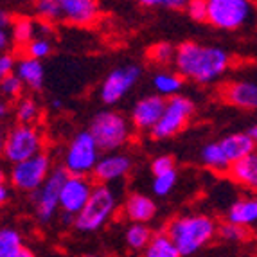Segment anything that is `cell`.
Segmentation results:
<instances>
[{"instance_id":"cell-13","label":"cell","mask_w":257,"mask_h":257,"mask_svg":"<svg viewBox=\"0 0 257 257\" xmlns=\"http://www.w3.org/2000/svg\"><path fill=\"white\" fill-rule=\"evenodd\" d=\"M132 169V160L126 155L110 153L106 157H99L90 175L97 184H113V182L124 178Z\"/></svg>"},{"instance_id":"cell-38","label":"cell","mask_w":257,"mask_h":257,"mask_svg":"<svg viewBox=\"0 0 257 257\" xmlns=\"http://www.w3.org/2000/svg\"><path fill=\"white\" fill-rule=\"evenodd\" d=\"M15 65H17V60L15 56L6 54V52H0V79L9 74L15 72Z\"/></svg>"},{"instance_id":"cell-24","label":"cell","mask_w":257,"mask_h":257,"mask_svg":"<svg viewBox=\"0 0 257 257\" xmlns=\"http://www.w3.org/2000/svg\"><path fill=\"white\" fill-rule=\"evenodd\" d=\"M146 255L148 257H178V250H176L175 243L167 232H160L157 236H151L150 243L146 244Z\"/></svg>"},{"instance_id":"cell-44","label":"cell","mask_w":257,"mask_h":257,"mask_svg":"<svg viewBox=\"0 0 257 257\" xmlns=\"http://www.w3.org/2000/svg\"><path fill=\"white\" fill-rule=\"evenodd\" d=\"M52 106H54V108H61V101H60V99H54V101H52Z\"/></svg>"},{"instance_id":"cell-30","label":"cell","mask_w":257,"mask_h":257,"mask_svg":"<svg viewBox=\"0 0 257 257\" xmlns=\"http://www.w3.org/2000/svg\"><path fill=\"white\" fill-rule=\"evenodd\" d=\"M176 169H169L166 173H160V175H155L153 178V193L157 196H167V194L171 193L173 187L176 184Z\"/></svg>"},{"instance_id":"cell-12","label":"cell","mask_w":257,"mask_h":257,"mask_svg":"<svg viewBox=\"0 0 257 257\" xmlns=\"http://www.w3.org/2000/svg\"><path fill=\"white\" fill-rule=\"evenodd\" d=\"M94 184L86 178V175H69L65 176L60 189V209L65 216H76L90 196Z\"/></svg>"},{"instance_id":"cell-43","label":"cell","mask_w":257,"mask_h":257,"mask_svg":"<svg viewBox=\"0 0 257 257\" xmlns=\"http://www.w3.org/2000/svg\"><path fill=\"white\" fill-rule=\"evenodd\" d=\"M246 135H248V137H252L253 141H255V139H257V126L255 124L250 126V130L246 132Z\"/></svg>"},{"instance_id":"cell-34","label":"cell","mask_w":257,"mask_h":257,"mask_svg":"<svg viewBox=\"0 0 257 257\" xmlns=\"http://www.w3.org/2000/svg\"><path fill=\"white\" fill-rule=\"evenodd\" d=\"M150 58L155 63H169L175 58V47L171 43H157L150 51Z\"/></svg>"},{"instance_id":"cell-25","label":"cell","mask_w":257,"mask_h":257,"mask_svg":"<svg viewBox=\"0 0 257 257\" xmlns=\"http://www.w3.org/2000/svg\"><path fill=\"white\" fill-rule=\"evenodd\" d=\"M202 162L205 164L209 169L216 173H225L230 166V162L227 160L225 153H223L219 142H209L205 148L202 150Z\"/></svg>"},{"instance_id":"cell-36","label":"cell","mask_w":257,"mask_h":257,"mask_svg":"<svg viewBox=\"0 0 257 257\" xmlns=\"http://www.w3.org/2000/svg\"><path fill=\"white\" fill-rule=\"evenodd\" d=\"M144 8H164V9H182L187 0H137Z\"/></svg>"},{"instance_id":"cell-19","label":"cell","mask_w":257,"mask_h":257,"mask_svg":"<svg viewBox=\"0 0 257 257\" xmlns=\"http://www.w3.org/2000/svg\"><path fill=\"white\" fill-rule=\"evenodd\" d=\"M157 214V205L150 196L144 194H132L124 202V216L130 221L148 223Z\"/></svg>"},{"instance_id":"cell-40","label":"cell","mask_w":257,"mask_h":257,"mask_svg":"<svg viewBox=\"0 0 257 257\" xmlns=\"http://www.w3.org/2000/svg\"><path fill=\"white\" fill-rule=\"evenodd\" d=\"M9 43V36H8V31L6 27H0V52H4L6 47H8Z\"/></svg>"},{"instance_id":"cell-32","label":"cell","mask_w":257,"mask_h":257,"mask_svg":"<svg viewBox=\"0 0 257 257\" xmlns=\"http://www.w3.org/2000/svg\"><path fill=\"white\" fill-rule=\"evenodd\" d=\"M22 90H24V83L20 81V77L15 72L0 79V92H2L6 97H9V99L20 97Z\"/></svg>"},{"instance_id":"cell-22","label":"cell","mask_w":257,"mask_h":257,"mask_svg":"<svg viewBox=\"0 0 257 257\" xmlns=\"http://www.w3.org/2000/svg\"><path fill=\"white\" fill-rule=\"evenodd\" d=\"M227 221L236 223L241 227H252L257 221V202L253 198H244L230 207L227 214Z\"/></svg>"},{"instance_id":"cell-39","label":"cell","mask_w":257,"mask_h":257,"mask_svg":"<svg viewBox=\"0 0 257 257\" xmlns=\"http://www.w3.org/2000/svg\"><path fill=\"white\" fill-rule=\"evenodd\" d=\"M8 200H9V187H8V182H6L4 171L0 169V205H4Z\"/></svg>"},{"instance_id":"cell-2","label":"cell","mask_w":257,"mask_h":257,"mask_svg":"<svg viewBox=\"0 0 257 257\" xmlns=\"http://www.w3.org/2000/svg\"><path fill=\"white\" fill-rule=\"evenodd\" d=\"M166 232L173 239L180 255H193L214 239L218 227L210 216L189 214L173 219L167 225Z\"/></svg>"},{"instance_id":"cell-4","label":"cell","mask_w":257,"mask_h":257,"mask_svg":"<svg viewBox=\"0 0 257 257\" xmlns=\"http://www.w3.org/2000/svg\"><path fill=\"white\" fill-rule=\"evenodd\" d=\"M88 132L94 137L99 150L103 151L119 150L130 141V135H132L128 119L111 110L99 111L97 115L92 119Z\"/></svg>"},{"instance_id":"cell-21","label":"cell","mask_w":257,"mask_h":257,"mask_svg":"<svg viewBox=\"0 0 257 257\" xmlns=\"http://www.w3.org/2000/svg\"><path fill=\"white\" fill-rule=\"evenodd\" d=\"M33 252L24 244L20 232L15 228H0V257H31Z\"/></svg>"},{"instance_id":"cell-26","label":"cell","mask_w":257,"mask_h":257,"mask_svg":"<svg viewBox=\"0 0 257 257\" xmlns=\"http://www.w3.org/2000/svg\"><path fill=\"white\" fill-rule=\"evenodd\" d=\"M151 230L148 228L146 223H139V221H132V225L126 230V244L128 248L133 252H141V250L146 248V244L151 239Z\"/></svg>"},{"instance_id":"cell-1","label":"cell","mask_w":257,"mask_h":257,"mask_svg":"<svg viewBox=\"0 0 257 257\" xmlns=\"http://www.w3.org/2000/svg\"><path fill=\"white\" fill-rule=\"evenodd\" d=\"M176 70L184 79L200 85L218 81L230 67V56L219 47L202 45L196 42H184L175 51Z\"/></svg>"},{"instance_id":"cell-8","label":"cell","mask_w":257,"mask_h":257,"mask_svg":"<svg viewBox=\"0 0 257 257\" xmlns=\"http://www.w3.org/2000/svg\"><path fill=\"white\" fill-rule=\"evenodd\" d=\"M99 151L90 132H79L65 151L63 169L69 175H90L99 159Z\"/></svg>"},{"instance_id":"cell-5","label":"cell","mask_w":257,"mask_h":257,"mask_svg":"<svg viewBox=\"0 0 257 257\" xmlns=\"http://www.w3.org/2000/svg\"><path fill=\"white\" fill-rule=\"evenodd\" d=\"M194 113V103L185 95H171L166 101L162 115L155 122V126L150 130L151 137L157 141H164V139H171L175 135L187 128L189 120Z\"/></svg>"},{"instance_id":"cell-31","label":"cell","mask_w":257,"mask_h":257,"mask_svg":"<svg viewBox=\"0 0 257 257\" xmlns=\"http://www.w3.org/2000/svg\"><path fill=\"white\" fill-rule=\"evenodd\" d=\"M40 115V108L33 99H22L17 106V119L24 124H33Z\"/></svg>"},{"instance_id":"cell-14","label":"cell","mask_w":257,"mask_h":257,"mask_svg":"<svg viewBox=\"0 0 257 257\" xmlns=\"http://www.w3.org/2000/svg\"><path fill=\"white\" fill-rule=\"evenodd\" d=\"M61 22L72 26H92L99 18V0H58Z\"/></svg>"},{"instance_id":"cell-10","label":"cell","mask_w":257,"mask_h":257,"mask_svg":"<svg viewBox=\"0 0 257 257\" xmlns=\"http://www.w3.org/2000/svg\"><path fill=\"white\" fill-rule=\"evenodd\" d=\"M65 176H67V171L61 167L51 169L43 184L31 193L33 194V202H35L36 216L42 223H49L56 216V212L60 210V189Z\"/></svg>"},{"instance_id":"cell-6","label":"cell","mask_w":257,"mask_h":257,"mask_svg":"<svg viewBox=\"0 0 257 257\" xmlns=\"http://www.w3.org/2000/svg\"><path fill=\"white\" fill-rule=\"evenodd\" d=\"M252 0H207V22L223 31H236L252 17Z\"/></svg>"},{"instance_id":"cell-11","label":"cell","mask_w":257,"mask_h":257,"mask_svg":"<svg viewBox=\"0 0 257 257\" xmlns=\"http://www.w3.org/2000/svg\"><path fill=\"white\" fill-rule=\"evenodd\" d=\"M142 70L137 65H126L111 70L101 85V101L104 104H115L130 94L133 86L137 85Z\"/></svg>"},{"instance_id":"cell-15","label":"cell","mask_w":257,"mask_h":257,"mask_svg":"<svg viewBox=\"0 0 257 257\" xmlns=\"http://www.w3.org/2000/svg\"><path fill=\"white\" fill-rule=\"evenodd\" d=\"M166 106V97L159 94H151L139 99L132 110V122L141 132H148L155 126V122L162 115Z\"/></svg>"},{"instance_id":"cell-28","label":"cell","mask_w":257,"mask_h":257,"mask_svg":"<svg viewBox=\"0 0 257 257\" xmlns=\"http://www.w3.org/2000/svg\"><path fill=\"white\" fill-rule=\"evenodd\" d=\"M24 51H26V56L29 58H35V60H43L47 58L52 52V43L51 38H45V36H33L29 42L24 45Z\"/></svg>"},{"instance_id":"cell-9","label":"cell","mask_w":257,"mask_h":257,"mask_svg":"<svg viewBox=\"0 0 257 257\" xmlns=\"http://www.w3.org/2000/svg\"><path fill=\"white\" fill-rule=\"evenodd\" d=\"M38 151H42V135L33 124H17L2 142V155L11 164L29 159Z\"/></svg>"},{"instance_id":"cell-7","label":"cell","mask_w":257,"mask_h":257,"mask_svg":"<svg viewBox=\"0 0 257 257\" xmlns=\"http://www.w3.org/2000/svg\"><path fill=\"white\" fill-rule=\"evenodd\" d=\"M49 173H51V159L38 151L29 159L15 162L9 173V180L11 185L22 193H33L43 184Z\"/></svg>"},{"instance_id":"cell-29","label":"cell","mask_w":257,"mask_h":257,"mask_svg":"<svg viewBox=\"0 0 257 257\" xmlns=\"http://www.w3.org/2000/svg\"><path fill=\"white\" fill-rule=\"evenodd\" d=\"M35 9L40 20L51 22V24L52 22H61L60 2L58 0H36Z\"/></svg>"},{"instance_id":"cell-3","label":"cell","mask_w":257,"mask_h":257,"mask_svg":"<svg viewBox=\"0 0 257 257\" xmlns=\"http://www.w3.org/2000/svg\"><path fill=\"white\" fill-rule=\"evenodd\" d=\"M117 210L115 193L106 184L92 189L83 209L74 216V225L81 232H95L103 228Z\"/></svg>"},{"instance_id":"cell-23","label":"cell","mask_w":257,"mask_h":257,"mask_svg":"<svg viewBox=\"0 0 257 257\" xmlns=\"http://www.w3.org/2000/svg\"><path fill=\"white\" fill-rule=\"evenodd\" d=\"M184 86V77L176 72H157L153 77V88L162 97L180 94Z\"/></svg>"},{"instance_id":"cell-20","label":"cell","mask_w":257,"mask_h":257,"mask_svg":"<svg viewBox=\"0 0 257 257\" xmlns=\"http://www.w3.org/2000/svg\"><path fill=\"white\" fill-rule=\"evenodd\" d=\"M218 142L228 162H234V160L241 159L244 155L255 151V141L252 137H248L246 133H232V135H228V137L221 139Z\"/></svg>"},{"instance_id":"cell-42","label":"cell","mask_w":257,"mask_h":257,"mask_svg":"<svg viewBox=\"0 0 257 257\" xmlns=\"http://www.w3.org/2000/svg\"><path fill=\"white\" fill-rule=\"evenodd\" d=\"M8 115H9V104L0 103V119H6Z\"/></svg>"},{"instance_id":"cell-45","label":"cell","mask_w":257,"mask_h":257,"mask_svg":"<svg viewBox=\"0 0 257 257\" xmlns=\"http://www.w3.org/2000/svg\"><path fill=\"white\" fill-rule=\"evenodd\" d=\"M2 142H4V135H2V130H0V153H2Z\"/></svg>"},{"instance_id":"cell-17","label":"cell","mask_w":257,"mask_h":257,"mask_svg":"<svg viewBox=\"0 0 257 257\" xmlns=\"http://www.w3.org/2000/svg\"><path fill=\"white\" fill-rule=\"evenodd\" d=\"M228 176L236 184L243 185V187L255 189L257 187V155L255 151L244 155L241 159L230 162L227 169Z\"/></svg>"},{"instance_id":"cell-33","label":"cell","mask_w":257,"mask_h":257,"mask_svg":"<svg viewBox=\"0 0 257 257\" xmlns=\"http://www.w3.org/2000/svg\"><path fill=\"white\" fill-rule=\"evenodd\" d=\"M219 236L225 241H230V243H241V241L246 239L248 232H246V227H241V225H236V223L227 221L225 225L219 227Z\"/></svg>"},{"instance_id":"cell-18","label":"cell","mask_w":257,"mask_h":257,"mask_svg":"<svg viewBox=\"0 0 257 257\" xmlns=\"http://www.w3.org/2000/svg\"><path fill=\"white\" fill-rule=\"evenodd\" d=\"M15 74L20 77L24 86H29L31 90H40L45 81V70H43L42 61L29 58V56H26L24 60L15 65Z\"/></svg>"},{"instance_id":"cell-35","label":"cell","mask_w":257,"mask_h":257,"mask_svg":"<svg viewBox=\"0 0 257 257\" xmlns=\"http://www.w3.org/2000/svg\"><path fill=\"white\" fill-rule=\"evenodd\" d=\"M184 8L194 22H207V0H187Z\"/></svg>"},{"instance_id":"cell-41","label":"cell","mask_w":257,"mask_h":257,"mask_svg":"<svg viewBox=\"0 0 257 257\" xmlns=\"http://www.w3.org/2000/svg\"><path fill=\"white\" fill-rule=\"evenodd\" d=\"M11 24V15L4 9H0V27H8Z\"/></svg>"},{"instance_id":"cell-27","label":"cell","mask_w":257,"mask_h":257,"mask_svg":"<svg viewBox=\"0 0 257 257\" xmlns=\"http://www.w3.org/2000/svg\"><path fill=\"white\" fill-rule=\"evenodd\" d=\"M11 36L18 45H26L35 36V22L27 17H20L17 20H11Z\"/></svg>"},{"instance_id":"cell-37","label":"cell","mask_w":257,"mask_h":257,"mask_svg":"<svg viewBox=\"0 0 257 257\" xmlns=\"http://www.w3.org/2000/svg\"><path fill=\"white\" fill-rule=\"evenodd\" d=\"M169 169H175V160L169 155H160L151 162V171L153 175H160V173H166Z\"/></svg>"},{"instance_id":"cell-16","label":"cell","mask_w":257,"mask_h":257,"mask_svg":"<svg viewBox=\"0 0 257 257\" xmlns=\"http://www.w3.org/2000/svg\"><path fill=\"white\" fill-rule=\"evenodd\" d=\"M223 97L232 106L253 110L257 106V85L255 81H248V79L232 81L223 88Z\"/></svg>"}]
</instances>
